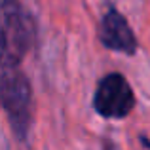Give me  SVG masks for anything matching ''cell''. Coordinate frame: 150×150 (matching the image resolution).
Here are the masks:
<instances>
[{
  "label": "cell",
  "mask_w": 150,
  "mask_h": 150,
  "mask_svg": "<svg viewBox=\"0 0 150 150\" xmlns=\"http://www.w3.org/2000/svg\"><path fill=\"white\" fill-rule=\"evenodd\" d=\"M139 139H141V143H143V146L150 150V141H148V137H144V135H141V137H139Z\"/></svg>",
  "instance_id": "6"
},
{
  "label": "cell",
  "mask_w": 150,
  "mask_h": 150,
  "mask_svg": "<svg viewBox=\"0 0 150 150\" xmlns=\"http://www.w3.org/2000/svg\"><path fill=\"white\" fill-rule=\"evenodd\" d=\"M135 93L122 72L103 76L93 93V110L105 120H124L135 108Z\"/></svg>",
  "instance_id": "3"
},
{
  "label": "cell",
  "mask_w": 150,
  "mask_h": 150,
  "mask_svg": "<svg viewBox=\"0 0 150 150\" xmlns=\"http://www.w3.org/2000/svg\"><path fill=\"white\" fill-rule=\"evenodd\" d=\"M103 150H116V146H114V143H112V141H108V139H106L105 143H103Z\"/></svg>",
  "instance_id": "5"
},
{
  "label": "cell",
  "mask_w": 150,
  "mask_h": 150,
  "mask_svg": "<svg viewBox=\"0 0 150 150\" xmlns=\"http://www.w3.org/2000/svg\"><path fill=\"white\" fill-rule=\"evenodd\" d=\"M0 106L13 135L25 143L33 125V86L21 67L0 69Z\"/></svg>",
  "instance_id": "2"
},
{
  "label": "cell",
  "mask_w": 150,
  "mask_h": 150,
  "mask_svg": "<svg viewBox=\"0 0 150 150\" xmlns=\"http://www.w3.org/2000/svg\"><path fill=\"white\" fill-rule=\"evenodd\" d=\"M36 23L19 0H0V69H17L34 46Z\"/></svg>",
  "instance_id": "1"
},
{
  "label": "cell",
  "mask_w": 150,
  "mask_h": 150,
  "mask_svg": "<svg viewBox=\"0 0 150 150\" xmlns=\"http://www.w3.org/2000/svg\"><path fill=\"white\" fill-rule=\"evenodd\" d=\"M99 42L103 48L118 51L124 55H135L139 50V40L131 30L127 19L114 6H108L99 23Z\"/></svg>",
  "instance_id": "4"
}]
</instances>
